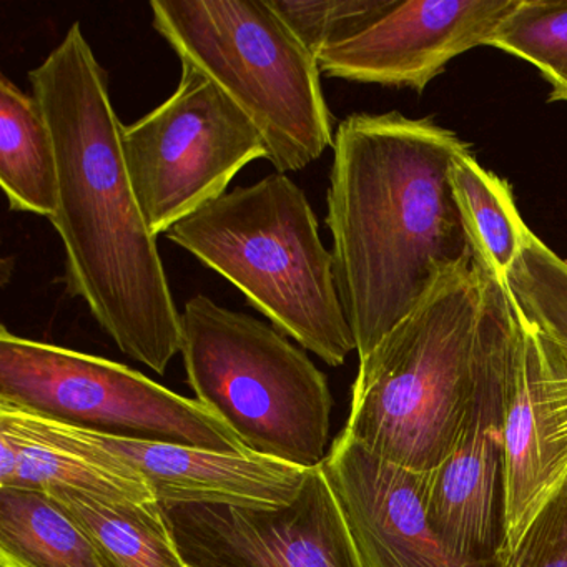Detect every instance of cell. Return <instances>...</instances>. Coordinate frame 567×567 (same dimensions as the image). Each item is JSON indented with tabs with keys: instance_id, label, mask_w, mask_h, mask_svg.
Here are the masks:
<instances>
[{
	"instance_id": "6da1fadb",
	"label": "cell",
	"mask_w": 567,
	"mask_h": 567,
	"mask_svg": "<svg viewBox=\"0 0 567 567\" xmlns=\"http://www.w3.org/2000/svg\"><path fill=\"white\" fill-rule=\"evenodd\" d=\"M28 79L58 155L51 224L64 245L69 295L85 301L122 353L165 374L181 353L182 313L132 188L107 72L79 22Z\"/></svg>"
},
{
	"instance_id": "7a4b0ae2",
	"label": "cell",
	"mask_w": 567,
	"mask_h": 567,
	"mask_svg": "<svg viewBox=\"0 0 567 567\" xmlns=\"http://www.w3.org/2000/svg\"><path fill=\"white\" fill-rule=\"evenodd\" d=\"M470 148L431 118L400 112L353 114L338 125L327 225L360 361L444 275L474 260L450 182L451 162Z\"/></svg>"
},
{
	"instance_id": "3957f363",
	"label": "cell",
	"mask_w": 567,
	"mask_h": 567,
	"mask_svg": "<svg viewBox=\"0 0 567 567\" xmlns=\"http://www.w3.org/2000/svg\"><path fill=\"white\" fill-rule=\"evenodd\" d=\"M165 235L328 367H341L357 351L333 251L321 241L307 195L288 175L277 172L227 192Z\"/></svg>"
},
{
	"instance_id": "277c9868",
	"label": "cell",
	"mask_w": 567,
	"mask_h": 567,
	"mask_svg": "<svg viewBox=\"0 0 567 567\" xmlns=\"http://www.w3.org/2000/svg\"><path fill=\"white\" fill-rule=\"evenodd\" d=\"M481 303L476 261L444 275L360 361L344 433L401 466L436 470L456 444L473 394Z\"/></svg>"
},
{
	"instance_id": "5b68a950",
	"label": "cell",
	"mask_w": 567,
	"mask_h": 567,
	"mask_svg": "<svg viewBox=\"0 0 567 567\" xmlns=\"http://www.w3.org/2000/svg\"><path fill=\"white\" fill-rule=\"evenodd\" d=\"M152 24L182 64L207 75L260 132L278 174L333 147L318 59L270 0H152Z\"/></svg>"
},
{
	"instance_id": "8992f818",
	"label": "cell",
	"mask_w": 567,
	"mask_h": 567,
	"mask_svg": "<svg viewBox=\"0 0 567 567\" xmlns=\"http://www.w3.org/2000/svg\"><path fill=\"white\" fill-rule=\"evenodd\" d=\"M181 354L195 400L248 453L303 470L327 460V377L274 324L195 295L182 311Z\"/></svg>"
},
{
	"instance_id": "52a82bcc",
	"label": "cell",
	"mask_w": 567,
	"mask_h": 567,
	"mask_svg": "<svg viewBox=\"0 0 567 567\" xmlns=\"http://www.w3.org/2000/svg\"><path fill=\"white\" fill-rule=\"evenodd\" d=\"M0 403L109 436L248 453L200 401L127 364L0 330Z\"/></svg>"
},
{
	"instance_id": "ba28073f",
	"label": "cell",
	"mask_w": 567,
	"mask_h": 567,
	"mask_svg": "<svg viewBox=\"0 0 567 567\" xmlns=\"http://www.w3.org/2000/svg\"><path fill=\"white\" fill-rule=\"evenodd\" d=\"M132 188L155 238L227 194L241 168L267 158L245 112L190 64L177 91L122 128Z\"/></svg>"
},
{
	"instance_id": "9c48e42d",
	"label": "cell",
	"mask_w": 567,
	"mask_h": 567,
	"mask_svg": "<svg viewBox=\"0 0 567 567\" xmlns=\"http://www.w3.org/2000/svg\"><path fill=\"white\" fill-rule=\"evenodd\" d=\"M481 271L483 303L473 394L453 451L430 471L427 507L434 529L454 553L496 560L504 544V384L514 303L499 278Z\"/></svg>"
},
{
	"instance_id": "30bf717a",
	"label": "cell",
	"mask_w": 567,
	"mask_h": 567,
	"mask_svg": "<svg viewBox=\"0 0 567 567\" xmlns=\"http://www.w3.org/2000/svg\"><path fill=\"white\" fill-rule=\"evenodd\" d=\"M162 507L190 567H367L323 464L280 509Z\"/></svg>"
},
{
	"instance_id": "8fae6325",
	"label": "cell",
	"mask_w": 567,
	"mask_h": 567,
	"mask_svg": "<svg viewBox=\"0 0 567 567\" xmlns=\"http://www.w3.org/2000/svg\"><path fill=\"white\" fill-rule=\"evenodd\" d=\"M566 477L567 358L514 303V334L504 384L501 553L516 546Z\"/></svg>"
},
{
	"instance_id": "7c38bea8",
	"label": "cell",
	"mask_w": 567,
	"mask_h": 567,
	"mask_svg": "<svg viewBox=\"0 0 567 567\" xmlns=\"http://www.w3.org/2000/svg\"><path fill=\"white\" fill-rule=\"evenodd\" d=\"M520 0H393L357 34L318 54L321 74L423 92L457 55L489 45Z\"/></svg>"
},
{
	"instance_id": "4fadbf2b",
	"label": "cell",
	"mask_w": 567,
	"mask_h": 567,
	"mask_svg": "<svg viewBox=\"0 0 567 567\" xmlns=\"http://www.w3.org/2000/svg\"><path fill=\"white\" fill-rule=\"evenodd\" d=\"M367 567H496L454 553L434 529L430 473L378 456L341 431L323 461Z\"/></svg>"
},
{
	"instance_id": "5bb4252c",
	"label": "cell",
	"mask_w": 567,
	"mask_h": 567,
	"mask_svg": "<svg viewBox=\"0 0 567 567\" xmlns=\"http://www.w3.org/2000/svg\"><path fill=\"white\" fill-rule=\"evenodd\" d=\"M69 430L137 470L161 504L280 509L297 499L310 471L251 453Z\"/></svg>"
},
{
	"instance_id": "9a60e30c",
	"label": "cell",
	"mask_w": 567,
	"mask_h": 567,
	"mask_svg": "<svg viewBox=\"0 0 567 567\" xmlns=\"http://www.w3.org/2000/svg\"><path fill=\"white\" fill-rule=\"evenodd\" d=\"M0 487L74 491L109 503L158 501L124 461L75 436L69 426L0 403Z\"/></svg>"
},
{
	"instance_id": "2e32d148",
	"label": "cell",
	"mask_w": 567,
	"mask_h": 567,
	"mask_svg": "<svg viewBox=\"0 0 567 567\" xmlns=\"http://www.w3.org/2000/svg\"><path fill=\"white\" fill-rule=\"evenodd\" d=\"M0 187L9 208L51 220L59 204L58 155L34 95L0 78Z\"/></svg>"
},
{
	"instance_id": "e0dca14e",
	"label": "cell",
	"mask_w": 567,
	"mask_h": 567,
	"mask_svg": "<svg viewBox=\"0 0 567 567\" xmlns=\"http://www.w3.org/2000/svg\"><path fill=\"white\" fill-rule=\"evenodd\" d=\"M49 496L87 533L105 567H190L161 501L109 503L74 491Z\"/></svg>"
},
{
	"instance_id": "ac0fdd59",
	"label": "cell",
	"mask_w": 567,
	"mask_h": 567,
	"mask_svg": "<svg viewBox=\"0 0 567 567\" xmlns=\"http://www.w3.org/2000/svg\"><path fill=\"white\" fill-rule=\"evenodd\" d=\"M0 567H105L74 517L41 491L0 487Z\"/></svg>"
},
{
	"instance_id": "d6986e66",
	"label": "cell",
	"mask_w": 567,
	"mask_h": 567,
	"mask_svg": "<svg viewBox=\"0 0 567 567\" xmlns=\"http://www.w3.org/2000/svg\"><path fill=\"white\" fill-rule=\"evenodd\" d=\"M450 182L474 261L504 284L530 231L517 212L509 185L484 171L471 148L451 162Z\"/></svg>"
},
{
	"instance_id": "ffe728a7",
	"label": "cell",
	"mask_w": 567,
	"mask_h": 567,
	"mask_svg": "<svg viewBox=\"0 0 567 567\" xmlns=\"http://www.w3.org/2000/svg\"><path fill=\"white\" fill-rule=\"evenodd\" d=\"M489 45L533 64L550 85L549 102H567V0H520Z\"/></svg>"
},
{
	"instance_id": "44dd1931",
	"label": "cell",
	"mask_w": 567,
	"mask_h": 567,
	"mask_svg": "<svg viewBox=\"0 0 567 567\" xmlns=\"http://www.w3.org/2000/svg\"><path fill=\"white\" fill-rule=\"evenodd\" d=\"M504 285L523 317L567 358V261L529 231Z\"/></svg>"
},
{
	"instance_id": "7402d4cb",
	"label": "cell",
	"mask_w": 567,
	"mask_h": 567,
	"mask_svg": "<svg viewBox=\"0 0 567 567\" xmlns=\"http://www.w3.org/2000/svg\"><path fill=\"white\" fill-rule=\"evenodd\" d=\"M393 0H270L301 44L318 58L383 14Z\"/></svg>"
},
{
	"instance_id": "603a6c76",
	"label": "cell",
	"mask_w": 567,
	"mask_h": 567,
	"mask_svg": "<svg viewBox=\"0 0 567 567\" xmlns=\"http://www.w3.org/2000/svg\"><path fill=\"white\" fill-rule=\"evenodd\" d=\"M496 567H567V477Z\"/></svg>"
}]
</instances>
